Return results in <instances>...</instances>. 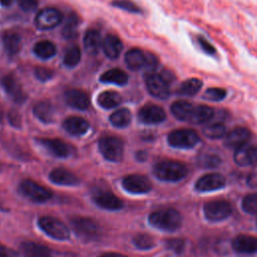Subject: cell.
I'll list each match as a JSON object with an SVG mask.
<instances>
[{"instance_id": "1", "label": "cell", "mask_w": 257, "mask_h": 257, "mask_svg": "<svg viewBox=\"0 0 257 257\" xmlns=\"http://www.w3.org/2000/svg\"><path fill=\"white\" fill-rule=\"evenodd\" d=\"M154 174L162 181L178 182L187 176L188 168L182 162L164 160L155 165Z\"/></svg>"}, {"instance_id": "2", "label": "cell", "mask_w": 257, "mask_h": 257, "mask_svg": "<svg viewBox=\"0 0 257 257\" xmlns=\"http://www.w3.org/2000/svg\"><path fill=\"white\" fill-rule=\"evenodd\" d=\"M149 222L155 228L172 232L181 227L182 217L177 210L166 208L153 212L149 217Z\"/></svg>"}, {"instance_id": "3", "label": "cell", "mask_w": 257, "mask_h": 257, "mask_svg": "<svg viewBox=\"0 0 257 257\" xmlns=\"http://www.w3.org/2000/svg\"><path fill=\"white\" fill-rule=\"evenodd\" d=\"M127 67L132 70H140L146 68L147 70L154 71L158 65V60L152 53L144 52L139 48H133L125 53L124 56Z\"/></svg>"}, {"instance_id": "4", "label": "cell", "mask_w": 257, "mask_h": 257, "mask_svg": "<svg viewBox=\"0 0 257 257\" xmlns=\"http://www.w3.org/2000/svg\"><path fill=\"white\" fill-rule=\"evenodd\" d=\"M145 82L151 95L161 99L169 97L171 93L170 83L161 75V73H157L155 71L148 72L145 76Z\"/></svg>"}, {"instance_id": "5", "label": "cell", "mask_w": 257, "mask_h": 257, "mask_svg": "<svg viewBox=\"0 0 257 257\" xmlns=\"http://www.w3.org/2000/svg\"><path fill=\"white\" fill-rule=\"evenodd\" d=\"M200 141L198 134L191 128H180L173 131L168 136L170 146L177 149H191Z\"/></svg>"}, {"instance_id": "6", "label": "cell", "mask_w": 257, "mask_h": 257, "mask_svg": "<svg viewBox=\"0 0 257 257\" xmlns=\"http://www.w3.org/2000/svg\"><path fill=\"white\" fill-rule=\"evenodd\" d=\"M38 226L51 238L57 240H66L69 238V230L67 226L54 217H41L38 220Z\"/></svg>"}, {"instance_id": "7", "label": "cell", "mask_w": 257, "mask_h": 257, "mask_svg": "<svg viewBox=\"0 0 257 257\" xmlns=\"http://www.w3.org/2000/svg\"><path fill=\"white\" fill-rule=\"evenodd\" d=\"M71 225L75 233L85 241L94 240L100 234L98 224L89 218L74 217L71 219Z\"/></svg>"}, {"instance_id": "8", "label": "cell", "mask_w": 257, "mask_h": 257, "mask_svg": "<svg viewBox=\"0 0 257 257\" xmlns=\"http://www.w3.org/2000/svg\"><path fill=\"white\" fill-rule=\"evenodd\" d=\"M98 146L100 153L106 160L110 162H118L121 160L123 145L118 138L112 136L102 137L98 142Z\"/></svg>"}, {"instance_id": "9", "label": "cell", "mask_w": 257, "mask_h": 257, "mask_svg": "<svg viewBox=\"0 0 257 257\" xmlns=\"http://www.w3.org/2000/svg\"><path fill=\"white\" fill-rule=\"evenodd\" d=\"M204 215L208 221L218 222L227 219L232 214L231 204L224 200L207 202L203 208Z\"/></svg>"}, {"instance_id": "10", "label": "cell", "mask_w": 257, "mask_h": 257, "mask_svg": "<svg viewBox=\"0 0 257 257\" xmlns=\"http://www.w3.org/2000/svg\"><path fill=\"white\" fill-rule=\"evenodd\" d=\"M62 14L55 8H45L40 10L34 20L35 26L39 30H49L60 24Z\"/></svg>"}, {"instance_id": "11", "label": "cell", "mask_w": 257, "mask_h": 257, "mask_svg": "<svg viewBox=\"0 0 257 257\" xmlns=\"http://www.w3.org/2000/svg\"><path fill=\"white\" fill-rule=\"evenodd\" d=\"M20 191L25 197L37 203L45 202L49 200L52 196L51 192L48 189L40 186L39 184L31 180H24L20 184Z\"/></svg>"}, {"instance_id": "12", "label": "cell", "mask_w": 257, "mask_h": 257, "mask_svg": "<svg viewBox=\"0 0 257 257\" xmlns=\"http://www.w3.org/2000/svg\"><path fill=\"white\" fill-rule=\"evenodd\" d=\"M226 185L225 177L218 173H211L202 176L195 184V189L198 192H213L222 189Z\"/></svg>"}, {"instance_id": "13", "label": "cell", "mask_w": 257, "mask_h": 257, "mask_svg": "<svg viewBox=\"0 0 257 257\" xmlns=\"http://www.w3.org/2000/svg\"><path fill=\"white\" fill-rule=\"evenodd\" d=\"M122 187L133 194H145L152 190V183L143 175H130L123 178Z\"/></svg>"}, {"instance_id": "14", "label": "cell", "mask_w": 257, "mask_h": 257, "mask_svg": "<svg viewBox=\"0 0 257 257\" xmlns=\"http://www.w3.org/2000/svg\"><path fill=\"white\" fill-rule=\"evenodd\" d=\"M138 116L144 123L156 124L166 119V112L163 107L157 104H147L140 109Z\"/></svg>"}, {"instance_id": "15", "label": "cell", "mask_w": 257, "mask_h": 257, "mask_svg": "<svg viewBox=\"0 0 257 257\" xmlns=\"http://www.w3.org/2000/svg\"><path fill=\"white\" fill-rule=\"evenodd\" d=\"M251 132L242 126H237L231 130L227 135H225L224 139V146L230 149H237L245 144L250 140Z\"/></svg>"}, {"instance_id": "16", "label": "cell", "mask_w": 257, "mask_h": 257, "mask_svg": "<svg viewBox=\"0 0 257 257\" xmlns=\"http://www.w3.org/2000/svg\"><path fill=\"white\" fill-rule=\"evenodd\" d=\"M2 86L6 93L16 102H23L26 98V94L24 93L23 89L21 88L20 83L15 78L14 75L8 74L4 76L1 80Z\"/></svg>"}, {"instance_id": "17", "label": "cell", "mask_w": 257, "mask_h": 257, "mask_svg": "<svg viewBox=\"0 0 257 257\" xmlns=\"http://www.w3.org/2000/svg\"><path fill=\"white\" fill-rule=\"evenodd\" d=\"M64 100L65 102L76 109L84 110L89 105V97L88 95L80 89L71 88L64 92Z\"/></svg>"}, {"instance_id": "18", "label": "cell", "mask_w": 257, "mask_h": 257, "mask_svg": "<svg viewBox=\"0 0 257 257\" xmlns=\"http://www.w3.org/2000/svg\"><path fill=\"white\" fill-rule=\"evenodd\" d=\"M233 249L241 254H253L257 252V238L250 235H238L232 241Z\"/></svg>"}, {"instance_id": "19", "label": "cell", "mask_w": 257, "mask_h": 257, "mask_svg": "<svg viewBox=\"0 0 257 257\" xmlns=\"http://www.w3.org/2000/svg\"><path fill=\"white\" fill-rule=\"evenodd\" d=\"M40 144L54 157L65 158L70 154L69 147L61 140L42 139L40 140Z\"/></svg>"}, {"instance_id": "20", "label": "cell", "mask_w": 257, "mask_h": 257, "mask_svg": "<svg viewBox=\"0 0 257 257\" xmlns=\"http://www.w3.org/2000/svg\"><path fill=\"white\" fill-rule=\"evenodd\" d=\"M195 104L186 100H177L171 105V112L173 115L183 121H189L192 118Z\"/></svg>"}, {"instance_id": "21", "label": "cell", "mask_w": 257, "mask_h": 257, "mask_svg": "<svg viewBox=\"0 0 257 257\" xmlns=\"http://www.w3.org/2000/svg\"><path fill=\"white\" fill-rule=\"evenodd\" d=\"M49 179L51 182L63 186H75L79 183V179L74 174L62 168L52 170L49 174Z\"/></svg>"}, {"instance_id": "22", "label": "cell", "mask_w": 257, "mask_h": 257, "mask_svg": "<svg viewBox=\"0 0 257 257\" xmlns=\"http://www.w3.org/2000/svg\"><path fill=\"white\" fill-rule=\"evenodd\" d=\"M101 47H102L104 54L108 58L115 59L118 57L119 53L122 50V43L117 36H115L113 34H108L102 40Z\"/></svg>"}, {"instance_id": "23", "label": "cell", "mask_w": 257, "mask_h": 257, "mask_svg": "<svg viewBox=\"0 0 257 257\" xmlns=\"http://www.w3.org/2000/svg\"><path fill=\"white\" fill-rule=\"evenodd\" d=\"M97 206L106 210H118L122 208V202L110 192H100L93 198Z\"/></svg>"}, {"instance_id": "24", "label": "cell", "mask_w": 257, "mask_h": 257, "mask_svg": "<svg viewBox=\"0 0 257 257\" xmlns=\"http://www.w3.org/2000/svg\"><path fill=\"white\" fill-rule=\"evenodd\" d=\"M64 130L73 136H81L88 130V122L80 116H70L63 121Z\"/></svg>"}, {"instance_id": "25", "label": "cell", "mask_w": 257, "mask_h": 257, "mask_svg": "<svg viewBox=\"0 0 257 257\" xmlns=\"http://www.w3.org/2000/svg\"><path fill=\"white\" fill-rule=\"evenodd\" d=\"M21 250L27 257H50L52 253L47 246L32 241L23 242Z\"/></svg>"}, {"instance_id": "26", "label": "cell", "mask_w": 257, "mask_h": 257, "mask_svg": "<svg viewBox=\"0 0 257 257\" xmlns=\"http://www.w3.org/2000/svg\"><path fill=\"white\" fill-rule=\"evenodd\" d=\"M101 44H102L101 37L97 30L91 29L85 33L83 37V45H84L85 51L88 54H91V55L96 54L99 51Z\"/></svg>"}, {"instance_id": "27", "label": "cell", "mask_w": 257, "mask_h": 257, "mask_svg": "<svg viewBox=\"0 0 257 257\" xmlns=\"http://www.w3.org/2000/svg\"><path fill=\"white\" fill-rule=\"evenodd\" d=\"M99 80L104 83H113L116 85H124L127 83L128 76L123 70H121L119 68H111V69H108L105 72H103L100 75Z\"/></svg>"}, {"instance_id": "28", "label": "cell", "mask_w": 257, "mask_h": 257, "mask_svg": "<svg viewBox=\"0 0 257 257\" xmlns=\"http://www.w3.org/2000/svg\"><path fill=\"white\" fill-rule=\"evenodd\" d=\"M2 42L6 53L10 56L17 54L21 48V38L15 32H5L2 36Z\"/></svg>"}, {"instance_id": "29", "label": "cell", "mask_w": 257, "mask_h": 257, "mask_svg": "<svg viewBox=\"0 0 257 257\" xmlns=\"http://www.w3.org/2000/svg\"><path fill=\"white\" fill-rule=\"evenodd\" d=\"M203 81L197 77H191L184 80L178 87L177 93L184 96L196 95L202 88Z\"/></svg>"}, {"instance_id": "30", "label": "cell", "mask_w": 257, "mask_h": 257, "mask_svg": "<svg viewBox=\"0 0 257 257\" xmlns=\"http://www.w3.org/2000/svg\"><path fill=\"white\" fill-rule=\"evenodd\" d=\"M214 113H215L214 109L209 105L195 104L194 112H193L190 122L194 123V124L205 123L213 118Z\"/></svg>"}, {"instance_id": "31", "label": "cell", "mask_w": 257, "mask_h": 257, "mask_svg": "<svg viewBox=\"0 0 257 257\" xmlns=\"http://www.w3.org/2000/svg\"><path fill=\"white\" fill-rule=\"evenodd\" d=\"M33 112L38 119L45 123L51 122L54 117V108L52 104L45 100L37 102L33 107Z\"/></svg>"}, {"instance_id": "32", "label": "cell", "mask_w": 257, "mask_h": 257, "mask_svg": "<svg viewBox=\"0 0 257 257\" xmlns=\"http://www.w3.org/2000/svg\"><path fill=\"white\" fill-rule=\"evenodd\" d=\"M121 96L118 92L112 91V90H106L101 92L97 96V102L98 104L103 108H112L117 106L121 102Z\"/></svg>"}, {"instance_id": "33", "label": "cell", "mask_w": 257, "mask_h": 257, "mask_svg": "<svg viewBox=\"0 0 257 257\" xmlns=\"http://www.w3.org/2000/svg\"><path fill=\"white\" fill-rule=\"evenodd\" d=\"M33 52L41 59H49L55 55L56 47L48 40H41L34 45Z\"/></svg>"}, {"instance_id": "34", "label": "cell", "mask_w": 257, "mask_h": 257, "mask_svg": "<svg viewBox=\"0 0 257 257\" xmlns=\"http://www.w3.org/2000/svg\"><path fill=\"white\" fill-rule=\"evenodd\" d=\"M132 114L127 108H120L114 111L110 116V122L116 127H124L127 126L131 122Z\"/></svg>"}, {"instance_id": "35", "label": "cell", "mask_w": 257, "mask_h": 257, "mask_svg": "<svg viewBox=\"0 0 257 257\" xmlns=\"http://www.w3.org/2000/svg\"><path fill=\"white\" fill-rule=\"evenodd\" d=\"M203 135L209 139H220L226 135V126L221 122H213L203 127Z\"/></svg>"}, {"instance_id": "36", "label": "cell", "mask_w": 257, "mask_h": 257, "mask_svg": "<svg viewBox=\"0 0 257 257\" xmlns=\"http://www.w3.org/2000/svg\"><path fill=\"white\" fill-rule=\"evenodd\" d=\"M77 26H78V18L75 14H71L67 18L62 28L63 37L66 39L74 38L77 35Z\"/></svg>"}, {"instance_id": "37", "label": "cell", "mask_w": 257, "mask_h": 257, "mask_svg": "<svg viewBox=\"0 0 257 257\" xmlns=\"http://www.w3.org/2000/svg\"><path fill=\"white\" fill-rule=\"evenodd\" d=\"M221 162H222L221 158L216 154L206 153L198 157V164L200 167H203V168H209V169L216 168L220 166Z\"/></svg>"}, {"instance_id": "38", "label": "cell", "mask_w": 257, "mask_h": 257, "mask_svg": "<svg viewBox=\"0 0 257 257\" xmlns=\"http://www.w3.org/2000/svg\"><path fill=\"white\" fill-rule=\"evenodd\" d=\"M80 57H81L80 49L77 46H73L65 52L63 56V63L67 67H74L78 64Z\"/></svg>"}, {"instance_id": "39", "label": "cell", "mask_w": 257, "mask_h": 257, "mask_svg": "<svg viewBox=\"0 0 257 257\" xmlns=\"http://www.w3.org/2000/svg\"><path fill=\"white\" fill-rule=\"evenodd\" d=\"M227 95V90L222 87H210L205 90L203 98L210 101H221Z\"/></svg>"}, {"instance_id": "40", "label": "cell", "mask_w": 257, "mask_h": 257, "mask_svg": "<svg viewBox=\"0 0 257 257\" xmlns=\"http://www.w3.org/2000/svg\"><path fill=\"white\" fill-rule=\"evenodd\" d=\"M134 244L142 250H148L154 247L155 242L152 236L145 234V233H141L135 236L134 238Z\"/></svg>"}, {"instance_id": "41", "label": "cell", "mask_w": 257, "mask_h": 257, "mask_svg": "<svg viewBox=\"0 0 257 257\" xmlns=\"http://www.w3.org/2000/svg\"><path fill=\"white\" fill-rule=\"evenodd\" d=\"M242 209L244 212L248 214H256L257 213V194H249L246 195L241 203Z\"/></svg>"}, {"instance_id": "42", "label": "cell", "mask_w": 257, "mask_h": 257, "mask_svg": "<svg viewBox=\"0 0 257 257\" xmlns=\"http://www.w3.org/2000/svg\"><path fill=\"white\" fill-rule=\"evenodd\" d=\"M114 7L125 10L131 13H141V8L131 0H113L111 3Z\"/></svg>"}, {"instance_id": "43", "label": "cell", "mask_w": 257, "mask_h": 257, "mask_svg": "<svg viewBox=\"0 0 257 257\" xmlns=\"http://www.w3.org/2000/svg\"><path fill=\"white\" fill-rule=\"evenodd\" d=\"M196 40L200 46V48L202 49L203 52H205L208 55H215L216 54V48L215 46L207 39L205 38L203 35H197L196 36Z\"/></svg>"}, {"instance_id": "44", "label": "cell", "mask_w": 257, "mask_h": 257, "mask_svg": "<svg viewBox=\"0 0 257 257\" xmlns=\"http://www.w3.org/2000/svg\"><path fill=\"white\" fill-rule=\"evenodd\" d=\"M166 247L176 254H181L185 249V241L181 238H174L166 240Z\"/></svg>"}, {"instance_id": "45", "label": "cell", "mask_w": 257, "mask_h": 257, "mask_svg": "<svg viewBox=\"0 0 257 257\" xmlns=\"http://www.w3.org/2000/svg\"><path fill=\"white\" fill-rule=\"evenodd\" d=\"M34 74L36 76L37 79H39L40 81H47L49 80L52 75H53V71L47 67H43V66H37L34 69Z\"/></svg>"}, {"instance_id": "46", "label": "cell", "mask_w": 257, "mask_h": 257, "mask_svg": "<svg viewBox=\"0 0 257 257\" xmlns=\"http://www.w3.org/2000/svg\"><path fill=\"white\" fill-rule=\"evenodd\" d=\"M18 6L25 12L33 11L37 8L38 1L37 0H16Z\"/></svg>"}, {"instance_id": "47", "label": "cell", "mask_w": 257, "mask_h": 257, "mask_svg": "<svg viewBox=\"0 0 257 257\" xmlns=\"http://www.w3.org/2000/svg\"><path fill=\"white\" fill-rule=\"evenodd\" d=\"M8 118H9V121L12 125L14 126H20L21 124V119H20V115L18 114L17 111L15 110H11L9 112V115H8Z\"/></svg>"}, {"instance_id": "48", "label": "cell", "mask_w": 257, "mask_h": 257, "mask_svg": "<svg viewBox=\"0 0 257 257\" xmlns=\"http://www.w3.org/2000/svg\"><path fill=\"white\" fill-rule=\"evenodd\" d=\"M0 257H19L17 253L12 251L11 249L0 245Z\"/></svg>"}, {"instance_id": "49", "label": "cell", "mask_w": 257, "mask_h": 257, "mask_svg": "<svg viewBox=\"0 0 257 257\" xmlns=\"http://www.w3.org/2000/svg\"><path fill=\"white\" fill-rule=\"evenodd\" d=\"M99 257H126L122 254H118V253H104L102 255H100Z\"/></svg>"}, {"instance_id": "50", "label": "cell", "mask_w": 257, "mask_h": 257, "mask_svg": "<svg viewBox=\"0 0 257 257\" xmlns=\"http://www.w3.org/2000/svg\"><path fill=\"white\" fill-rule=\"evenodd\" d=\"M12 1L13 0H0V4L2 6H4V7H8V6H10L12 4Z\"/></svg>"}, {"instance_id": "51", "label": "cell", "mask_w": 257, "mask_h": 257, "mask_svg": "<svg viewBox=\"0 0 257 257\" xmlns=\"http://www.w3.org/2000/svg\"><path fill=\"white\" fill-rule=\"evenodd\" d=\"M254 149H255V162L257 164V146H254Z\"/></svg>"}]
</instances>
